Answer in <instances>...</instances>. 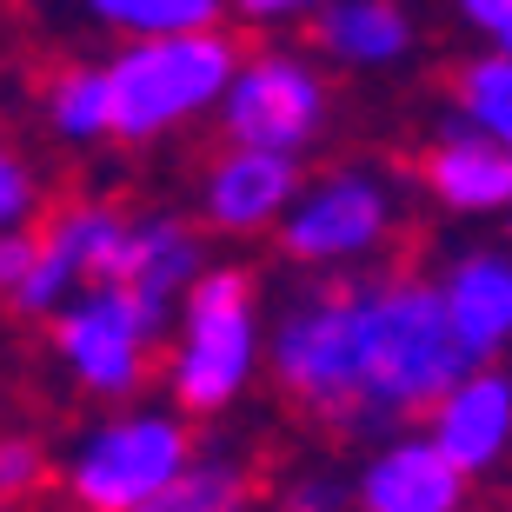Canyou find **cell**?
Returning a JSON list of instances; mask_svg holds the SVG:
<instances>
[{
  "instance_id": "obj_20",
  "label": "cell",
  "mask_w": 512,
  "mask_h": 512,
  "mask_svg": "<svg viewBox=\"0 0 512 512\" xmlns=\"http://www.w3.org/2000/svg\"><path fill=\"white\" fill-rule=\"evenodd\" d=\"M74 280H80V266L67 260V247H60L54 233H40V260L27 266V280L14 286V306L20 313H60V300H67Z\"/></svg>"
},
{
  "instance_id": "obj_19",
  "label": "cell",
  "mask_w": 512,
  "mask_h": 512,
  "mask_svg": "<svg viewBox=\"0 0 512 512\" xmlns=\"http://www.w3.org/2000/svg\"><path fill=\"white\" fill-rule=\"evenodd\" d=\"M240 499H247L240 466H227V459H200V466H193L187 459V473L173 479V493L160 499V506H173V512H220V506H240Z\"/></svg>"
},
{
  "instance_id": "obj_3",
  "label": "cell",
  "mask_w": 512,
  "mask_h": 512,
  "mask_svg": "<svg viewBox=\"0 0 512 512\" xmlns=\"http://www.w3.org/2000/svg\"><path fill=\"white\" fill-rule=\"evenodd\" d=\"M114 87V133L120 140H153V133L193 120L200 107L233 87V47L213 27L187 34H140L127 54L107 67Z\"/></svg>"
},
{
  "instance_id": "obj_15",
  "label": "cell",
  "mask_w": 512,
  "mask_h": 512,
  "mask_svg": "<svg viewBox=\"0 0 512 512\" xmlns=\"http://www.w3.org/2000/svg\"><path fill=\"white\" fill-rule=\"evenodd\" d=\"M320 40L340 60H366V67H373V60L406 54L413 27H406V14H399L393 0H333L320 14Z\"/></svg>"
},
{
  "instance_id": "obj_1",
  "label": "cell",
  "mask_w": 512,
  "mask_h": 512,
  "mask_svg": "<svg viewBox=\"0 0 512 512\" xmlns=\"http://www.w3.org/2000/svg\"><path fill=\"white\" fill-rule=\"evenodd\" d=\"M473 366L479 353L453 326L446 293H433L419 280L366 286V393H373L380 419L439 406Z\"/></svg>"
},
{
  "instance_id": "obj_18",
  "label": "cell",
  "mask_w": 512,
  "mask_h": 512,
  "mask_svg": "<svg viewBox=\"0 0 512 512\" xmlns=\"http://www.w3.org/2000/svg\"><path fill=\"white\" fill-rule=\"evenodd\" d=\"M453 94L466 107V120L486 133H499L512 147V60H473L453 74Z\"/></svg>"
},
{
  "instance_id": "obj_2",
  "label": "cell",
  "mask_w": 512,
  "mask_h": 512,
  "mask_svg": "<svg viewBox=\"0 0 512 512\" xmlns=\"http://www.w3.org/2000/svg\"><path fill=\"white\" fill-rule=\"evenodd\" d=\"M273 373L333 433H373L380 413L366 393V286H326L320 300L286 313L273 340Z\"/></svg>"
},
{
  "instance_id": "obj_23",
  "label": "cell",
  "mask_w": 512,
  "mask_h": 512,
  "mask_svg": "<svg viewBox=\"0 0 512 512\" xmlns=\"http://www.w3.org/2000/svg\"><path fill=\"white\" fill-rule=\"evenodd\" d=\"M40 260V233H20V227H0V286L14 293L27 280V266Z\"/></svg>"
},
{
  "instance_id": "obj_25",
  "label": "cell",
  "mask_w": 512,
  "mask_h": 512,
  "mask_svg": "<svg viewBox=\"0 0 512 512\" xmlns=\"http://www.w3.org/2000/svg\"><path fill=\"white\" fill-rule=\"evenodd\" d=\"M240 14H253V20H273V14H300V7H313V0H233Z\"/></svg>"
},
{
  "instance_id": "obj_21",
  "label": "cell",
  "mask_w": 512,
  "mask_h": 512,
  "mask_svg": "<svg viewBox=\"0 0 512 512\" xmlns=\"http://www.w3.org/2000/svg\"><path fill=\"white\" fill-rule=\"evenodd\" d=\"M40 486V453L20 439H0V499H27Z\"/></svg>"
},
{
  "instance_id": "obj_22",
  "label": "cell",
  "mask_w": 512,
  "mask_h": 512,
  "mask_svg": "<svg viewBox=\"0 0 512 512\" xmlns=\"http://www.w3.org/2000/svg\"><path fill=\"white\" fill-rule=\"evenodd\" d=\"M27 213H34V180H27V167L14 153L0 147V227H20Z\"/></svg>"
},
{
  "instance_id": "obj_13",
  "label": "cell",
  "mask_w": 512,
  "mask_h": 512,
  "mask_svg": "<svg viewBox=\"0 0 512 512\" xmlns=\"http://www.w3.org/2000/svg\"><path fill=\"white\" fill-rule=\"evenodd\" d=\"M426 187L459 213H486V207H512V147L506 140H473V133H446L426 153Z\"/></svg>"
},
{
  "instance_id": "obj_14",
  "label": "cell",
  "mask_w": 512,
  "mask_h": 512,
  "mask_svg": "<svg viewBox=\"0 0 512 512\" xmlns=\"http://www.w3.org/2000/svg\"><path fill=\"white\" fill-rule=\"evenodd\" d=\"M446 306H453V326L466 333L479 360H493L499 346L512 340V266L479 253L446 280Z\"/></svg>"
},
{
  "instance_id": "obj_12",
  "label": "cell",
  "mask_w": 512,
  "mask_h": 512,
  "mask_svg": "<svg viewBox=\"0 0 512 512\" xmlns=\"http://www.w3.org/2000/svg\"><path fill=\"white\" fill-rule=\"evenodd\" d=\"M433 413H439V433H433L439 446H446L466 473H486L512 439V386L499 380V373H479L473 366V380H459Z\"/></svg>"
},
{
  "instance_id": "obj_24",
  "label": "cell",
  "mask_w": 512,
  "mask_h": 512,
  "mask_svg": "<svg viewBox=\"0 0 512 512\" xmlns=\"http://www.w3.org/2000/svg\"><path fill=\"white\" fill-rule=\"evenodd\" d=\"M466 20H479V27L512 54V0H466Z\"/></svg>"
},
{
  "instance_id": "obj_11",
  "label": "cell",
  "mask_w": 512,
  "mask_h": 512,
  "mask_svg": "<svg viewBox=\"0 0 512 512\" xmlns=\"http://www.w3.org/2000/svg\"><path fill=\"white\" fill-rule=\"evenodd\" d=\"M293 153H273V147H240L233 140V160L207 173V220L227 233H247L266 227L273 213H286L293 200Z\"/></svg>"
},
{
  "instance_id": "obj_10",
  "label": "cell",
  "mask_w": 512,
  "mask_h": 512,
  "mask_svg": "<svg viewBox=\"0 0 512 512\" xmlns=\"http://www.w3.org/2000/svg\"><path fill=\"white\" fill-rule=\"evenodd\" d=\"M360 499L373 512H446V506L466 499V466H459L439 439L433 446L406 439V446H393V453H380L366 466Z\"/></svg>"
},
{
  "instance_id": "obj_7",
  "label": "cell",
  "mask_w": 512,
  "mask_h": 512,
  "mask_svg": "<svg viewBox=\"0 0 512 512\" xmlns=\"http://www.w3.org/2000/svg\"><path fill=\"white\" fill-rule=\"evenodd\" d=\"M54 340L67 353L80 380L94 393H133L140 386V346H147V326L133 313V300L120 286H94L80 306H60Z\"/></svg>"
},
{
  "instance_id": "obj_4",
  "label": "cell",
  "mask_w": 512,
  "mask_h": 512,
  "mask_svg": "<svg viewBox=\"0 0 512 512\" xmlns=\"http://www.w3.org/2000/svg\"><path fill=\"white\" fill-rule=\"evenodd\" d=\"M253 373V280L247 273H200L187 286V340L173 353V393L193 413H220Z\"/></svg>"
},
{
  "instance_id": "obj_6",
  "label": "cell",
  "mask_w": 512,
  "mask_h": 512,
  "mask_svg": "<svg viewBox=\"0 0 512 512\" xmlns=\"http://www.w3.org/2000/svg\"><path fill=\"white\" fill-rule=\"evenodd\" d=\"M326 114V87L306 74L300 60L260 54L240 67V80L227 87V133L240 147H273V153H300Z\"/></svg>"
},
{
  "instance_id": "obj_8",
  "label": "cell",
  "mask_w": 512,
  "mask_h": 512,
  "mask_svg": "<svg viewBox=\"0 0 512 512\" xmlns=\"http://www.w3.org/2000/svg\"><path fill=\"white\" fill-rule=\"evenodd\" d=\"M386 220H393V207H386V193L366 180V173H340V180H326L320 193H306L300 213L286 220L280 247L293 253V260L320 266V260H353V253L380 247Z\"/></svg>"
},
{
  "instance_id": "obj_5",
  "label": "cell",
  "mask_w": 512,
  "mask_h": 512,
  "mask_svg": "<svg viewBox=\"0 0 512 512\" xmlns=\"http://www.w3.org/2000/svg\"><path fill=\"white\" fill-rule=\"evenodd\" d=\"M187 473V433L173 419H114L67 466V493L94 512H147Z\"/></svg>"
},
{
  "instance_id": "obj_17",
  "label": "cell",
  "mask_w": 512,
  "mask_h": 512,
  "mask_svg": "<svg viewBox=\"0 0 512 512\" xmlns=\"http://www.w3.org/2000/svg\"><path fill=\"white\" fill-rule=\"evenodd\" d=\"M94 14L120 34H187V27H213L220 0H94Z\"/></svg>"
},
{
  "instance_id": "obj_16",
  "label": "cell",
  "mask_w": 512,
  "mask_h": 512,
  "mask_svg": "<svg viewBox=\"0 0 512 512\" xmlns=\"http://www.w3.org/2000/svg\"><path fill=\"white\" fill-rule=\"evenodd\" d=\"M54 127L67 133V140H100V133H114V87H107V74H94V67L60 74Z\"/></svg>"
},
{
  "instance_id": "obj_9",
  "label": "cell",
  "mask_w": 512,
  "mask_h": 512,
  "mask_svg": "<svg viewBox=\"0 0 512 512\" xmlns=\"http://www.w3.org/2000/svg\"><path fill=\"white\" fill-rule=\"evenodd\" d=\"M193 266H200V240H193L180 220H140V227H127L120 266L100 286H120V293H127L140 326H147V340H153V333L167 326V300L193 280Z\"/></svg>"
}]
</instances>
